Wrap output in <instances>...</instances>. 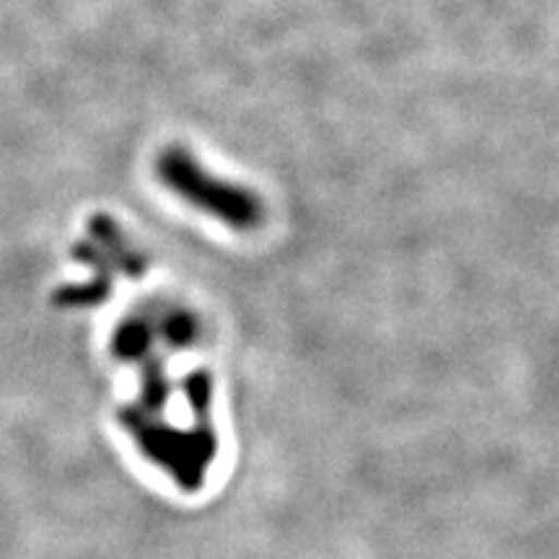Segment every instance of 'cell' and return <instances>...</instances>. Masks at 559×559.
<instances>
[{"instance_id":"277c9868","label":"cell","mask_w":559,"mask_h":559,"mask_svg":"<svg viewBox=\"0 0 559 559\" xmlns=\"http://www.w3.org/2000/svg\"><path fill=\"white\" fill-rule=\"evenodd\" d=\"M153 321H156V332L174 347H190L200 340V321L187 309L160 311Z\"/></svg>"},{"instance_id":"6da1fadb","label":"cell","mask_w":559,"mask_h":559,"mask_svg":"<svg viewBox=\"0 0 559 559\" xmlns=\"http://www.w3.org/2000/svg\"><path fill=\"white\" fill-rule=\"evenodd\" d=\"M156 177L164 190H169L187 207L223 223L230 230L249 234L264 223V202L260 194L239 181H228L205 169L185 145H169L158 153Z\"/></svg>"},{"instance_id":"5b68a950","label":"cell","mask_w":559,"mask_h":559,"mask_svg":"<svg viewBox=\"0 0 559 559\" xmlns=\"http://www.w3.org/2000/svg\"><path fill=\"white\" fill-rule=\"evenodd\" d=\"M111 293V275H99L96 272L91 283H79V285H68V288H60L55 293V304L66 306V309H73V306H96L102 300H107Z\"/></svg>"},{"instance_id":"7a4b0ae2","label":"cell","mask_w":559,"mask_h":559,"mask_svg":"<svg viewBox=\"0 0 559 559\" xmlns=\"http://www.w3.org/2000/svg\"><path fill=\"white\" fill-rule=\"evenodd\" d=\"M73 257L99 275H111V272H122L128 277L145 275V257L140 254L135 243L128 239L120 223L109 215H94L88 221V239L75 243Z\"/></svg>"},{"instance_id":"3957f363","label":"cell","mask_w":559,"mask_h":559,"mask_svg":"<svg viewBox=\"0 0 559 559\" xmlns=\"http://www.w3.org/2000/svg\"><path fill=\"white\" fill-rule=\"evenodd\" d=\"M156 321L153 313H132L117 326L115 337H111V353L115 358L124 362H135L148 358L153 340H156Z\"/></svg>"}]
</instances>
